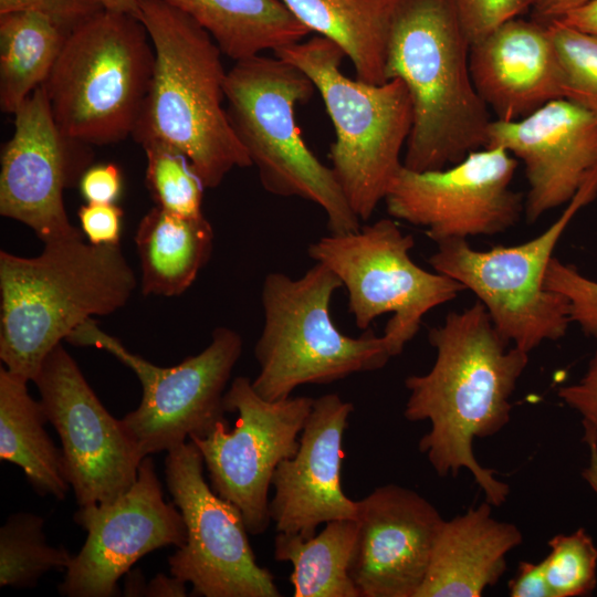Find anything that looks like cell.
Masks as SVG:
<instances>
[{"label":"cell","instance_id":"cell-20","mask_svg":"<svg viewBox=\"0 0 597 597\" xmlns=\"http://www.w3.org/2000/svg\"><path fill=\"white\" fill-rule=\"evenodd\" d=\"M353 410L337 394L314 398L295 454L272 476L269 511L276 532L311 538L321 524L357 520V502L342 488L343 439Z\"/></svg>","mask_w":597,"mask_h":597},{"label":"cell","instance_id":"cell-24","mask_svg":"<svg viewBox=\"0 0 597 597\" xmlns=\"http://www.w3.org/2000/svg\"><path fill=\"white\" fill-rule=\"evenodd\" d=\"M27 384L0 368V459L18 465L38 494L63 500L71 488L63 452L45 431L46 413Z\"/></svg>","mask_w":597,"mask_h":597},{"label":"cell","instance_id":"cell-29","mask_svg":"<svg viewBox=\"0 0 597 597\" xmlns=\"http://www.w3.org/2000/svg\"><path fill=\"white\" fill-rule=\"evenodd\" d=\"M41 516L11 514L0 528V586L33 587L50 570H63L72 555L46 543Z\"/></svg>","mask_w":597,"mask_h":597},{"label":"cell","instance_id":"cell-6","mask_svg":"<svg viewBox=\"0 0 597 597\" xmlns=\"http://www.w3.org/2000/svg\"><path fill=\"white\" fill-rule=\"evenodd\" d=\"M154 60L138 18L102 10L74 27L42 84L60 132L87 146L132 136Z\"/></svg>","mask_w":597,"mask_h":597},{"label":"cell","instance_id":"cell-12","mask_svg":"<svg viewBox=\"0 0 597 597\" xmlns=\"http://www.w3.org/2000/svg\"><path fill=\"white\" fill-rule=\"evenodd\" d=\"M203 467L192 441L167 451L166 483L187 531L168 559L170 574L198 596L280 597L272 573L256 563L240 510L213 492Z\"/></svg>","mask_w":597,"mask_h":597},{"label":"cell","instance_id":"cell-35","mask_svg":"<svg viewBox=\"0 0 597 597\" xmlns=\"http://www.w3.org/2000/svg\"><path fill=\"white\" fill-rule=\"evenodd\" d=\"M23 10L42 12L71 31L104 9L97 0H0V13Z\"/></svg>","mask_w":597,"mask_h":597},{"label":"cell","instance_id":"cell-23","mask_svg":"<svg viewBox=\"0 0 597 597\" xmlns=\"http://www.w3.org/2000/svg\"><path fill=\"white\" fill-rule=\"evenodd\" d=\"M135 244L143 294L177 296L209 261L213 230L203 216L181 217L155 206L139 221Z\"/></svg>","mask_w":597,"mask_h":597},{"label":"cell","instance_id":"cell-33","mask_svg":"<svg viewBox=\"0 0 597 597\" xmlns=\"http://www.w3.org/2000/svg\"><path fill=\"white\" fill-rule=\"evenodd\" d=\"M545 285L567 298L572 323H576L586 336L597 339V281L553 256Z\"/></svg>","mask_w":597,"mask_h":597},{"label":"cell","instance_id":"cell-18","mask_svg":"<svg viewBox=\"0 0 597 597\" xmlns=\"http://www.w3.org/2000/svg\"><path fill=\"white\" fill-rule=\"evenodd\" d=\"M485 147H502L524 164L528 223L567 205L597 166V115L567 98L516 121L493 119Z\"/></svg>","mask_w":597,"mask_h":597},{"label":"cell","instance_id":"cell-21","mask_svg":"<svg viewBox=\"0 0 597 597\" xmlns=\"http://www.w3.org/2000/svg\"><path fill=\"white\" fill-rule=\"evenodd\" d=\"M470 72L496 119L523 118L564 98L563 76L547 25L512 19L470 46Z\"/></svg>","mask_w":597,"mask_h":597},{"label":"cell","instance_id":"cell-22","mask_svg":"<svg viewBox=\"0 0 597 597\" xmlns=\"http://www.w3.org/2000/svg\"><path fill=\"white\" fill-rule=\"evenodd\" d=\"M488 501L443 520L416 597H480L506 569V555L522 541L512 523L492 516Z\"/></svg>","mask_w":597,"mask_h":597},{"label":"cell","instance_id":"cell-26","mask_svg":"<svg viewBox=\"0 0 597 597\" xmlns=\"http://www.w3.org/2000/svg\"><path fill=\"white\" fill-rule=\"evenodd\" d=\"M163 1L191 17L235 62L300 42L311 32L281 0Z\"/></svg>","mask_w":597,"mask_h":597},{"label":"cell","instance_id":"cell-15","mask_svg":"<svg viewBox=\"0 0 597 597\" xmlns=\"http://www.w3.org/2000/svg\"><path fill=\"white\" fill-rule=\"evenodd\" d=\"M33 381L60 436L78 506L117 500L135 483L144 459L122 419L106 410L62 344L46 356Z\"/></svg>","mask_w":597,"mask_h":597},{"label":"cell","instance_id":"cell-13","mask_svg":"<svg viewBox=\"0 0 597 597\" xmlns=\"http://www.w3.org/2000/svg\"><path fill=\"white\" fill-rule=\"evenodd\" d=\"M227 412H237L234 428L221 423L207 437H191L216 494L235 505L249 534L270 525L269 491L277 465L292 458L314 398L266 400L251 379L235 377L224 394Z\"/></svg>","mask_w":597,"mask_h":597},{"label":"cell","instance_id":"cell-5","mask_svg":"<svg viewBox=\"0 0 597 597\" xmlns=\"http://www.w3.org/2000/svg\"><path fill=\"white\" fill-rule=\"evenodd\" d=\"M314 88L300 69L276 55L240 60L227 72L228 116L268 192L316 203L333 234L354 232L360 220L332 167L310 150L295 123V106Z\"/></svg>","mask_w":597,"mask_h":597},{"label":"cell","instance_id":"cell-7","mask_svg":"<svg viewBox=\"0 0 597 597\" xmlns=\"http://www.w3.org/2000/svg\"><path fill=\"white\" fill-rule=\"evenodd\" d=\"M274 53L318 91L335 128L332 169L354 213L368 220L402 167L400 154L412 125L406 85L399 78L381 84L348 78L339 69L344 51L321 35Z\"/></svg>","mask_w":597,"mask_h":597},{"label":"cell","instance_id":"cell-43","mask_svg":"<svg viewBox=\"0 0 597 597\" xmlns=\"http://www.w3.org/2000/svg\"><path fill=\"white\" fill-rule=\"evenodd\" d=\"M583 440L589 450V461L587 467L583 470L582 476L597 494V436L584 431Z\"/></svg>","mask_w":597,"mask_h":597},{"label":"cell","instance_id":"cell-1","mask_svg":"<svg viewBox=\"0 0 597 597\" xmlns=\"http://www.w3.org/2000/svg\"><path fill=\"white\" fill-rule=\"evenodd\" d=\"M428 338L436 359L428 373L405 379L409 396L404 417L430 422L418 446L439 476L468 470L485 501L500 506L510 485L478 462L472 444L475 438L496 434L509 423L510 399L530 354L509 347L480 301L448 313Z\"/></svg>","mask_w":597,"mask_h":597},{"label":"cell","instance_id":"cell-9","mask_svg":"<svg viewBox=\"0 0 597 597\" xmlns=\"http://www.w3.org/2000/svg\"><path fill=\"white\" fill-rule=\"evenodd\" d=\"M596 197L597 166L557 220L535 238L485 251L473 249L467 239H450L437 243L429 263L471 291L503 338L530 354L544 342L564 337L572 323L567 298L547 289L545 276L563 233Z\"/></svg>","mask_w":597,"mask_h":597},{"label":"cell","instance_id":"cell-16","mask_svg":"<svg viewBox=\"0 0 597 597\" xmlns=\"http://www.w3.org/2000/svg\"><path fill=\"white\" fill-rule=\"evenodd\" d=\"M13 116L1 153V216L25 224L44 244L83 238L69 219L63 192L91 166V146L60 132L42 85Z\"/></svg>","mask_w":597,"mask_h":597},{"label":"cell","instance_id":"cell-42","mask_svg":"<svg viewBox=\"0 0 597 597\" xmlns=\"http://www.w3.org/2000/svg\"><path fill=\"white\" fill-rule=\"evenodd\" d=\"M186 584L182 579L171 575H157L146 586V596H187Z\"/></svg>","mask_w":597,"mask_h":597},{"label":"cell","instance_id":"cell-39","mask_svg":"<svg viewBox=\"0 0 597 597\" xmlns=\"http://www.w3.org/2000/svg\"><path fill=\"white\" fill-rule=\"evenodd\" d=\"M512 597H553L545 575L544 563L521 562L509 584Z\"/></svg>","mask_w":597,"mask_h":597},{"label":"cell","instance_id":"cell-37","mask_svg":"<svg viewBox=\"0 0 597 597\" xmlns=\"http://www.w3.org/2000/svg\"><path fill=\"white\" fill-rule=\"evenodd\" d=\"M559 399L582 417L585 432L597 436V349L583 377L558 389Z\"/></svg>","mask_w":597,"mask_h":597},{"label":"cell","instance_id":"cell-27","mask_svg":"<svg viewBox=\"0 0 597 597\" xmlns=\"http://www.w3.org/2000/svg\"><path fill=\"white\" fill-rule=\"evenodd\" d=\"M32 10L0 13V107L14 114L48 78L69 34Z\"/></svg>","mask_w":597,"mask_h":597},{"label":"cell","instance_id":"cell-38","mask_svg":"<svg viewBox=\"0 0 597 597\" xmlns=\"http://www.w3.org/2000/svg\"><path fill=\"white\" fill-rule=\"evenodd\" d=\"M78 186L86 202L114 203L123 187L121 169L111 163L91 165L83 172Z\"/></svg>","mask_w":597,"mask_h":597},{"label":"cell","instance_id":"cell-17","mask_svg":"<svg viewBox=\"0 0 597 597\" xmlns=\"http://www.w3.org/2000/svg\"><path fill=\"white\" fill-rule=\"evenodd\" d=\"M74 520L87 533L57 590L66 597H112L118 579L144 555L187 538L184 517L163 496L153 459L145 457L132 488L112 503L80 506Z\"/></svg>","mask_w":597,"mask_h":597},{"label":"cell","instance_id":"cell-36","mask_svg":"<svg viewBox=\"0 0 597 597\" xmlns=\"http://www.w3.org/2000/svg\"><path fill=\"white\" fill-rule=\"evenodd\" d=\"M81 230L95 245H121L123 210L114 203L86 202L77 212Z\"/></svg>","mask_w":597,"mask_h":597},{"label":"cell","instance_id":"cell-28","mask_svg":"<svg viewBox=\"0 0 597 597\" xmlns=\"http://www.w3.org/2000/svg\"><path fill=\"white\" fill-rule=\"evenodd\" d=\"M357 540V521L325 523L311 538L277 532L274 559L293 566L290 582L294 597H360L350 574Z\"/></svg>","mask_w":597,"mask_h":597},{"label":"cell","instance_id":"cell-3","mask_svg":"<svg viewBox=\"0 0 597 597\" xmlns=\"http://www.w3.org/2000/svg\"><path fill=\"white\" fill-rule=\"evenodd\" d=\"M154 69L132 137L185 155L206 188L252 166L223 106L221 50L191 17L163 0H139Z\"/></svg>","mask_w":597,"mask_h":597},{"label":"cell","instance_id":"cell-19","mask_svg":"<svg viewBox=\"0 0 597 597\" xmlns=\"http://www.w3.org/2000/svg\"><path fill=\"white\" fill-rule=\"evenodd\" d=\"M357 502V540L349 574L360 597H416L443 522L416 491L375 488Z\"/></svg>","mask_w":597,"mask_h":597},{"label":"cell","instance_id":"cell-44","mask_svg":"<svg viewBox=\"0 0 597 597\" xmlns=\"http://www.w3.org/2000/svg\"><path fill=\"white\" fill-rule=\"evenodd\" d=\"M106 11L140 17L139 0H97Z\"/></svg>","mask_w":597,"mask_h":597},{"label":"cell","instance_id":"cell-31","mask_svg":"<svg viewBox=\"0 0 597 597\" xmlns=\"http://www.w3.org/2000/svg\"><path fill=\"white\" fill-rule=\"evenodd\" d=\"M546 25L562 71L564 98L597 115V35L561 21Z\"/></svg>","mask_w":597,"mask_h":597},{"label":"cell","instance_id":"cell-14","mask_svg":"<svg viewBox=\"0 0 597 597\" xmlns=\"http://www.w3.org/2000/svg\"><path fill=\"white\" fill-rule=\"evenodd\" d=\"M517 159L502 147H483L442 169L404 165L385 196L390 217L425 228L436 243L494 235L514 227L525 198L511 188Z\"/></svg>","mask_w":597,"mask_h":597},{"label":"cell","instance_id":"cell-4","mask_svg":"<svg viewBox=\"0 0 597 597\" xmlns=\"http://www.w3.org/2000/svg\"><path fill=\"white\" fill-rule=\"evenodd\" d=\"M136 277L121 245L75 238L36 256L0 251V359L30 381L46 356L82 324L129 301Z\"/></svg>","mask_w":597,"mask_h":597},{"label":"cell","instance_id":"cell-2","mask_svg":"<svg viewBox=\"0 0 597 597\" xmlns=\"http://www.w3.org/2000/svg\"><path fill=\"white\" fill-rule=\"evenodd\" d=\"M470 46L454 0L397 1L386 77L401 80L411 101L406 168L442 169L485 147L493 119L472 81Z\"/></svg>","mask_w":597,"mask_h":597},{"label":"cell","instance_id":"cell-10","mask_svg":"<svg viewBox=\"0 0 597 597\" xmlns=\"http://www.w3.org/2000/svg\"><path fill=\"white\" fill-rule=\"evenodd\" d=\"M413 247L411 234L384 218L354 232L322 237L307 250L315 262L341 279L359 329H368L383 314H392L381 335L391 357L417 335L429 311L465 290L457 280L416 264L410 256Z\"/></svg>","mask_w":597,"mask_h":597},{"label":"cell","instance_id":"cell-25","mask_svg":"<svg viewBox=\"0 0 597 597\" xmlns=\"http://www.w3.org/2000/svg\"><path fill=\"white\" fill-rule=\"evenodd\" d=\"M310 31L335 42L356 78L381 84L392 13L398 0H281Z\"/></svg>","mask_w":597,"mask_h":597},{"label":"cell","instance_id":"cell-34","mask_svg":"<svg viewBox=\"0 0 597 597\" xmlns=\"http://www.w3.org/2000/svg\"><path fill=\"white\" fill-rule=\"evenodd\" d=\"M470 44L531 8L532 0H454Z\"/></svg>","mask_w":597,"mask_h":597},{"label":"cell","instance_id":"cell-40","mask_svg":"<svg viewBox=\"0 0 597 597\" xmlns=\"http://www.w3.org/2000/svg\"><path fill=\"white\" fill-rule=\"evenodd\" d=\"M591 0H532V14L535 21L549 24L563 19L569 12Z\"/></svg>","mask_w":597,"mask_h":597},{"label":"cell","instance_id":"cell-30","mask_svg":"<svg viewBox=\"0 0 597 597\" xmlns=\"http://www.w3.org/2000/svg\"><path fill=\"white\" fill-rule=\"evenodd\" d=\"M146 155V185L156 206L175 214L197 218L202 214L206 188L188 158L160 144L142 146Z\"/></svg>","mask_w":597,"mask_h":597},{"label":"cell","instance_id":"cell-11","mask_svg":"<svg viewBox=\"0 0 597 597\" xmlns=\"http://www.w3.org/2000/svg\"><path fill=\"white\" fill-rule=\"evenodd\" d=\"M66 342L106 350L139 379L140 404L122 422L142 458L167 452L186 442V438H203L217 426L229 425L224 394L243 346L235 331L217 327L202 352L172 367L156 366L132 353L93 318L77 327Z\"/></svg>","mask_w":597,"mask_h":597},{"label":"cell","instance_id":"cell-8","mask_svg":"<svg viewBox=\"0 0 597 597\" xmlns=\"http://www.w3.org/2000/svg\"><path fill=\"white\" fill-rule=\"evenodd\" d=\"M342 286L320 262L298 279L282 272L265 276L264 325L254 347L259 373L251 380L262 398L285 399L302 385L331 384L387 365L391 355L383 336L368 328L350 337L332 321V296Z\"/></svg>","mask_w":597,"mask_h":597},{"label":"cell","instance_id":"cell-41","mask_svg":"<svg viewBox=\"0 0 597 597\" xmlns=\"http://www.w3.org/2000/svg\"><path fill=\"white\" fill-rule=\"evenodd\" d=\"M569 27L597 35V0L569 12L558 20Z\"/></svg>","mask_w":597,"mask_h":597},{"label":"cell","instance_id":"cell-32","mask_svg":"<svg viewBox=\"0 0 597 597\" xmlns=\"http://www.w3.org/2000/svg\"><path fill=\"white\" fill-rule=\"evenodd\" d=\"M548 546L542 561L553 597L590 594L597 585V547L586 530L555 535Z\"/></svg>","mask_w":597,"mask_h":597}]
</instances>
